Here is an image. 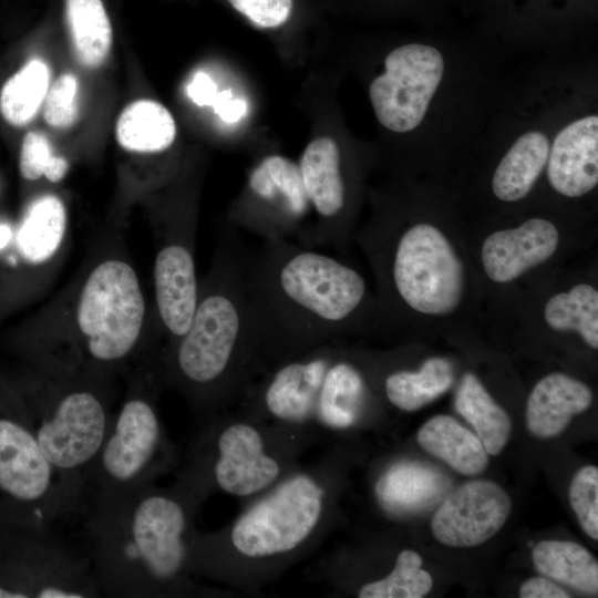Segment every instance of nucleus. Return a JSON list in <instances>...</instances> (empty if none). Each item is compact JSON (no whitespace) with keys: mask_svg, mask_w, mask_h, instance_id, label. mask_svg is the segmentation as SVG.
<instances>
[{"mask_svg":"<svg viewBox=\"0 0 598 598\" xmlns=\"http://www.w3.org/2000/svg\"><path fill=\"white\" fill-rule=\"evenodd\" d=\"M203 501L176 481L89 502L83 535L101 597L157 598L202 594L190 539Z\"/></svg>","mask_w":598,"mask_h":598,"instance_id":"f257e3e1","label":"nucleus"},{"mask_svg":"<svg viewBox=\"0 0 598 598\" xmlns=\"http://www.w3.org/2000/svg\"><path fill=\"white\" fill-rule=\"evenodd\" d=\"M250 319L266 371L333 342L363 308L362 276L338 259L292 240H264L244 257Z\"/></svg>","mask_w":598,"mask_h":598,"instance_id":"f03ea898","label":"nucleus"},{"mask_svg":"<svg viewBox=\"0 0 598 598\" xmlns=\"http://www.w3.org/2000/svg\"><path fill=\"white\" fill-rule=\"evenodd\" d=\"M245 251L236 235L226 236L189 328L166 360L167 378L203 421L244 399L266 371L245 289Z\"/></svg>","mask_w":598,"mask_h":598,"instance_id":"7ed1b4c3","label":"nucleus"},{"mask_svg":"<svg viewBox=\"0 0 598 598\" xmlns=\"http://www.w3.org/2000/svg\"><path fill=\"white\" fill-rule=\"evenodd\" d=\"M328 458L293 468L225 528L190 539L195 576L255 584L307 551L328 529L331 509Z\"/></svg>","mask_w":598,"mask_h":598,"instance_id":"20e7f679","label":"nucleus"},{"mask_svg":"<svg viewBox=\"0 0 598 598\" xmlns=\"http://www.w3.org/2000/svg\"><path fill=\"white\" fill-rule=\"evenodd\" d=\"M244 400L260 417L307 442L355 426L365 411L368 384L329 342L271 365Z\"/></svg>","mask_w":598,"mask_h":598,"instance_id":"39448f33","label":"nucleus"},{"mask_svg":"<svg viewBox=\"0 0 598 598\" xmlns=\"http://www.w3.org/2000/svg\"><path fill=\"white\" fill-rule=\"evenodd\" d=\"M302 439L251 411L203 421L183 455L177 480L203 502L214 492L254 498L296 467Z\"/></svg>","mask_w":598,"mask_h":598,"instance_id":"423d86ee","label":"nucleus"},{"mask_svg":"<svg viewBox=\"0 0 598 598\" xmlns=\"http://www.w3.org/2000/svg\"><path fill=\"white\" fill-rule=\"evenodd\" d=\"M23 408L53 467L68 515L82 514L91 466L113 414L97 375L48 368Z\"/></svg>","mask_w":598,"mask_h":598,"instance_id":"0eeeda50","label":"nucleus"},{"mask_svg":"<svg viewBox=\"0 0 598 598\" xmlns=\"http://www.w3.org/2000/svg\"><path fill=\"white\" fill-rule=\"evenodd\" d=\"M135 382L91 466L83 509L89 502L152 484L175 470L179 452L161 421L154 395Z\"/></svg>","mask_w":598,"mask_h":598,"instance_id":"6e6552de","label":"nucleus"},{"mask_svg":"<svg viewBox=\"0 0 598 598\" xmlns=\"http://www.w3.org/2000/svg\"><path fill=\"white\" fill-rule=\"evenodd\" d=\"M145 308L138 278L128 264L117 259L99 264L78 302L80 351L72 372L102 377L105 369L123 364L140 340Z\"/></svg>","mask_w":598,"mask_h":598,"instance_id":"1a4fd4ad","label":"nucleus"},{"mask_svg":"<svg viewBox=\"0 0 598 598\" xmlns=\"http://www.w3.org/2000/svg\"><path fill=\"white\" fill-rule=\"evenodd\" d=\"M0 516L34 528H52L68 516L56 474L23 409L0 415Z\"/></svg>","mask_w":598,"mask_h":598,"instance_id":"9d476101","label":"nucleus"},{"mask_svg":"<svg viewBox=\"0 0 598 598\" xmlns=\"http://www.w3.org/2000/svg\"><path fill=\"white\" fill-rule=\"evenodd\" d=\"M400 299L425 315H446L461 302L463 267L445 235L429 224H416L398 239L390 268Z\"/></svg>","mask_w":598,"mask_h":598,"instance_id":"9b49d317","label":"nucleus"},{"mask_svg":"<svg viewBox=\"0 0 598 598\" xmlns=\"http://www.w3.org/2000/svg\"><path fill=\"white\" fill-rule=\"evenodd\" d=\"M384 65L385 72L369 90L374 113L384 127L410 132L422 122L440 85L442 54L433 47L411 43L391 51Z\"/></svg>","mask_w":598,"mask_h":598,"instance_id":"f8f14e48","label":"nucleus"},{"mask_svg":"<svg viewBox=\"0 0 598 598\" xmlns=\"http://www.w3.org/2000/svg\"><path fill=\"white\" fill-rule=\"evenodd\" d=\"M249 206L235 220L264 240L298 238L309 202L299 166L279 155L265 157L248 178Z\"/></svg>","mask_w":598,"mask_h":598,"instance_id":"ddd939ff","label":"nucleus"},{"mask_svg":"<svg viewBox=\"0 0 598 598\" xmlns=\"http://www.w3.org/2000/svg\"><path fill=\"white\" fill-rule=\"evenodd\" d=\"M512 512L508 494L491 481H471L445 497L435 512L431 529L450 547H474L491 539Z\"/></svg>","mask_w":598,"mask_h":598,"instance_id":"4468645a","label":"nucleus"},{"mask_svg":"<svg viewBox=\"0 0 598 598\" xmlns=\"http://www.w3.org/2000/svg\"><path fill=\"white\" fill-rule=\"evenodd\" d=\"M298 166L318 223L303 231L297 243L312 248L339 246L344 238L341 221L347 206V187L337 143L330 137L313 140L303 151Z\"/></svg>","mask_w":598,"mask_h":598,"instance_id":"2eb2a0df","label":"nucleus"},{"mask_svg":"<svg viewBox=\"0 0 598 598\" xmlns=\"http://www.w3.org/2000/svg\"><path fill=\"white\" fill-rule=\"evenodd\" d=\"M558 243V230L553 223L530 218L517 228L499 230L486 237L481 252L482 264L493 281L509 282L549 259Z\"/></svg>","mask_w":598,"mask_h":598,"instance_id":"dca6fc26","label":"nucleus"},{"mask_svg":"<svg viewBox=\"0 0 598 598\" xmlns=\"http://www.w3.org/2000/svg\"><path fill=\"white\" fill-rule=\"evenodd\" d=\"M547 176L553 188L580 197L598 183V117L577 120L556 136L548 154Z\"/></svg>","mask_w":598,"mask_h":598,"instance_id":"f3484780","label":"nucleus"},{"mask_svg":"<svg viewBox=\"0 0 598 598\" xmlns=\"http://www.w3.org/2000/svg\"><path fill=\"white\" fill-rule=\"evenodd\" d=\"M159 319L174 342L188 330L199 295L193 251L164 246L154 265Z\"/></svg>","mask_w":598,"mask_h":598,"instance_id":"a211bd4d","label":"nucleus"},{"mask_svg":"<svg viewBox=\"0 0 598 598\" xmlns=\"http://www.w3.org/2000/svg\"><path fill=\"white\" fill-rule=\"evenodd\" d=\"M448 488V477L437 468L403 460L392 463L381 473L374 485V495L386 515L401 518L431 508Z\"/></svg>","mask_w":598,"mask_h":598,"instance_id":"6ab92c4d","label":"nucleus"},{"mask_svg":"<svg viewBox=\"0 0 598 598\" xmlns=\"http://www.w3.org/2000/svg\"><path fill=\"white\" fill-rule=\"evenodd\" d=\"M591 402V390L581 381L559 372L548 374L536 383L528 396L527 429L538 439L558 436L571 417L586 411Z\"/></svg>","mask_w":598,"mask_h":598,"instance_id":"aec40b11","label":"nucleus"},{"mask_svg":"<svg viewBox=\"0 0 598 598\" xmlns=\"http://www.w3.org/2000/svg\"><path fill=\"white\" fill-rule=\"evenodd\" d=\"M417 443L456 472L474 476L488 465L481 440L448 415H435L417 431Z\"/></svg>","mask_w":598,"mask_h":598,"instance_id":"412c9836","label":"nucleus"},{"mask_svg":"<svg viewBox=\"0 0 598 598\" xmlns=\"http://www.w3.org/2000/svg\"><path fill=\"white\" fill-rule=\"evenodd\" d=\"M549 143L540 132L518 137L498 164L493 176V192L502 200L516 202L533 188L547 163Z\"/></svg>","mask_w":598,"mask_h":598,"instance_id":"4be33fe9","label":"nucleus"},{"mask_svg":"<svg viewBox=\"0 0 598 598\" xmlns=\"http://www.w3.org/2000/svg\"><path fill=\"white\" fill-rule=\"evenodd\" d=\"M454 406L473 426L487 454L497 455L503 451L512 433V421L473 373L464 374Z\"/></svg>","mask_w":598,"mask_h":598,"instance_id":"5701e85b","label":"nucleus"},{"mask_svg":"<svg viewBox=\"0 0 598 598\" xmlns=\"http://www.w3.org/2000/svg\"><path fill=\"white\" fill-rule=\"evenodd\" d=\"M115 134L117 143L127 151L156 153L173 144L176 125L164 105L152 100H138L123 110Z\"/></svg>","mask_w":598,"mask_h":598,"instance_id":"b1692460","label":"nucleus"},{"mask_svg":"<svg viewBox=\"0 0 598 598\" xmlns=\"http://www.w3.org/2000/svg\"><path fill=\"white\" fill-rule=\"evenodd\" d=\"M532 559L537 570L578 591H598L597 559L581 545L570 540H542L535 545Z\"/></svg>","mask_w":598,"mask_h":598,"instance_id":"393cba45","label":"nucleus"},{"mask_svg":"<svg viewBox=\"0 0 598 598\" xmlns=\"http://www.w3.org/2000/svg\"><path fill=\"white\" fill-rule=\"evenodd\" d=\"M453 381L452 363L445 358H431L416 372L399 370L388 374L384 393L392 405L412 412L445 393Z\"/></svg>","mask_w":598,"mask_h":598,"instance_id":"a878e982","label":"nucleus"},{"mask_svg":"<svg viewBox=\"0 0 598 598\" xmlns=\"http://www.w3.org/2000/svg\"><path fill=\"white\" fill-rule=\"evenodd\" d=\"M65 18L78 61L101 65L112 47V25L102 0H65Z\"/></svg>","mask_w":598,"mask_h":598,"instance_id":"bb28decb","label":"nucleus"},{"mask_svg":"<svg viewBox=\"0 0 598 598\" xmlns=\"http://www.w3.org/2000/svg\"><path fill=\"white\" fill-rule=\"evenodd\" d=\"M66 228V213L54 195L39 198L30 207L18 234V245L32 264L50 259L61 245Z\"/></svg>","mask_w":598,"mask_h":598,"instance_id":"cd10ccee","label":"nucleus"},{"mask_svg":"<svg viewBox=\"0 0 598 598\" xmlns=\"http://www.w3.org/2000/svg\"><path fill=\"white\" fill-rule=\"evenodd\" d=\"M50 70L39 59H32L9 78L0 91V114L13 126L32 121L49 90Z\"/></svg>","mask_w":598,"mask_h":598,"instance_id":"c85d7f7f","label":"nucleus"},{"mask_svg":"<svg viewBox=\"0 0 598 598\" xmlns=\"http://www.w3.org/2000/svg\"><path fill=\"white\" fill-rule=\"evenodd\" d=\"M547 324L557 331H576L592 349L598 348V292L586 283L550 297L544 310Z\"/></svg>","mask_w":598,"mask_h":598,"instance_id":"c756f323","label":"nucleus"},{"mask_svg":"<svg viewBox=\"0 0 598 598\" xmlns=\"http://www.w3.org/2000/svg\"><path fill=\"white\" fill-rule=\"evenodd\" d=\"M422 557L411 549L396 556L392 570L384 577L362 584L360 598H422L433 586L432 576L422 569Z\"/></svg>","mask_w":598,"mask_h":598,"instance_id":"7c9ffc66","label":"nucleus"},{"mask_svg":"<svg viewBox=\"0 0 598 598\" xmlns=\"http://www.w3.org/2000/svg\"><path fill=\"white\" fill-rule=\"evenodd\" d=\"M19 167L25 179L35 181L45 176L56 183L65 176L69 163L53 154L51 143L43 134L32 131L22 141Z\"/></svg>","mask_w":598,"mask_h":598,"instance_id":"2f4dec72","label":"nucleus"},{"mask_svg":"<svg viewBox=\"0 0 598 598\" xmlns=\"http://www.w3.org/2000/svg\"><path fill=\"white\" fill-rule=\"evenodd\" d=\"M569 502L582 530L598 539V468L581 467L569 487Z\"/></svg>","mask_w":598,"mask_h":598,"instance_id":"473e14b6","label":"nucleus"},{"mask_svg":"<svg viewBox=\"0 0 598 598\" xmlns=\"http://www.w3.org/2000/svg\"><path fill=\"white\" fill-rule=\"evenodd\" d=\"M79 81L71 73L62 74L48 90L43 117L55 128H68L78 118Z\"/></svg>","mask_w":598,"mask_h":598,"instance_id":"72a5a7b5","label":"nucleus"},{"mask_svg":"<svg viewBox=\"0 0 598 598\" xmlns=\"http://www.w3.org/2000/svg\"><path fill=\"white\" fill-rule=\"evenodd\" d=\"M252 23L261 28H276L290 17L292 0H228Z\"/></svg>","mask_w":598,"mask_h":598,"instance_id":"f704fd0d","label":"nucleus"},{"mask_svg":"<svg viewBox=\"0 0 598 598\" xmlns=\"http://www.w3.org/2000/svg\"><path fill=\"white\" fill-rule=\"evenodd\" d=\"M520 598H569L560 586L542 576L525 580L519 588Z\"/></svg>","mask_w":598,"mask_h":598,"instance_id":"c9c22d12","label":"nucleus"},{"mask_svg":"<svg viewBox=\"0 0 598 598\" xmlns=\"http://www.w3.org/2000/svg\"><path fill=\"white\" fill-rule=\"evenodd\" d=\"M212 105L215 113L227 123L239 121L247 111L246 102L234 100L230 90L217 93Z\"/></svg>","mask_w":598,"mask_h":598,"instance_id":"e433bc0d","label":"nucleus"},{"mask_svg":"<svg viewBox=\"0 0 598 598\" xmlns=\"http://www.w3.org/2000/svg\"><path fill=\"white\" fill-rule=\"evenodd\" d=\"M187 94L199 106L212 105L217 87L210 76L204 72H197L187 85Z\"/></svg>","mask_w":598,"mask_h":598,"instance_id":"4c0bfd02","label":"nucleus"},{"mask_svg":"<svg viewBox=\"0 0 598 598\" xmlns=\"http://www.w3.org/2000/svg\"><path fill=\"white\" fill-rule=\"evenodd\" d=\"M11 238V230L8 226L0 225V249L3 248Z\"/></svg>","mask_w":598,"mask_h":598,"instance_id":"58836bf2","label":"nucleus"}]
</instances>
